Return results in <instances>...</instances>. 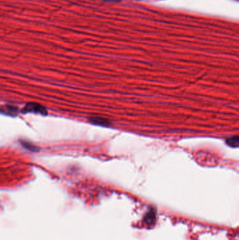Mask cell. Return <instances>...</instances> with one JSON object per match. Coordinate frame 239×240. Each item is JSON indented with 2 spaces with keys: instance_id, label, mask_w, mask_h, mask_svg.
I'll use <instances>...</instances> for the list:
<instances>
[{
  "instance_id": "1",
  "label": "cell",
  "mask_w": 239,
  "mask_h": 240,
  "mask_svg": "<svg viewBox=\"0 0 239 240\" xmlns=\"http://www.w3.org/2000/svg\"><path fill=\"white\" fill-rule=\"evenodd\" d=\"M24 113H35V114H41L43 115H47V110L44 106L37 103H28L27 104L23 110Z\"/></svg>"
},
{
  "instance_id": "6",
  "label": "cell",
  "mask_w": 239,
  "mask_h": 240,
  "mask_svg": "<svg viewBox=\"0 0 239 240\" xmlns=\"http://www.w3.org/2000/svg\"><path fill=\"white\" fill-rule=\"evenodd\" d=\"M106 2H120L121 0H105Z\"/></svg>"
},
{
  "instance_id": "2",
  "label": "cell",
  "mask_w": 239,
  "mask_h": 240,
  "mask_svg": "<svg viewBox=\"0 0 239 240\" xmlns=\"http://www.w3.org/2000/svg\"><path fill=\"white\" fill-rule=\"evenodd\" d=\"M0 113L4 114L5 115L16 116L18 115V110L17 107H16L14 106L7 105V106L0 107Z\"/></svg>"
},
{
  "instance_id": "4",
  "label": "cell",
  "mask_w": 239,
  "mask_h": 240,
  "mask_svg": "<svg viewBox=\"0 0 239 240\" xmlns=\"http://www.w3.org/2000/svg\"><path fill=\"white\" fill-rule=\"evenodd\" d=\"M238 143H239V139L238 136H234V137H232L230 139H228L227 140V145H229L231 147L233 148H237L238 146Z\"/></svg>"
},
{
  "instance_id": "3",
  "label": "cell",
  "mask_w": 239,
  "mask_h": 240,
  "mask_svg": "<svg viewBox=\"0 0 239 240\" xmlns=\"http://www.w3.org/2000/svg\"><path fill=\"white\" fill-rule=\"evenodd\" d=\"M90 122L93 124L101 126H107L110 125V122L107 120L101 117H93L90 119Z\"/></svg>"
},
{
  "instance_id": "5",
  "label": "cell",
  "mask_w": 239,
  "mask_h": 240,
  "mask_svg": "<svg viewBox=\"0 0 239 240\" xmlns=\"http://www.w3.org/2000/svg\"><path fill=\"white\" fill-rule=\"evenodd\" d=\"M23 145H24L25 147L27 148V149H29V150H30L35 151V150H36V148H35V146L30 145V144H29L28 143H23Z\"/></svg>"
}]
</instances>
